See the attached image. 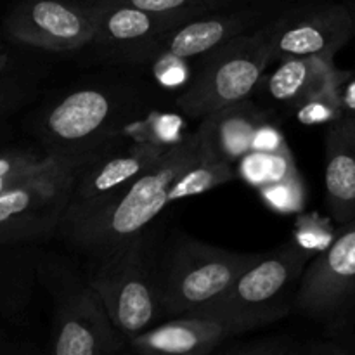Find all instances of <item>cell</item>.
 I'll use <instances>...</instances> for the list:
<instances>
[{
    "mask_svg": "<svg viewBox=\"0 0 355 355\" xmlns=\"http://www.w3.org/2000/svg\"><path fill=\"white\" fill-rule=\"evenodd\" d=\"M203 156L196 132L170 148L116 198L85 217L59 227L68 245L94 255L148 231L149 224L168 207L173 180Z\"/></svg>",
    "mask_w": 355,
    "mask_h": 355,
    "instance_id": "cell-1",
    "label": "cell"
},
{
    "mask_svg": "<svg viewBox=\"0 0 355 355\" xmlns=\"http://www.w3.org/2000/svg\"><path fill=\"white\" fill-rule=\"evenodd\" d=\"M314 253L297 241L260 253L225 293L187 315L218 321L229 336L272 324L293 311L300 279Z\"/></svg>",
    "mask_w": 355,
    "mask_h": 355,
    "instance_id": "cell-2",
    "label": "cell"
},
{
    "mask_svg": "<svg viewBox=\"0 0 355 355\" xmlns=\"http://www.w3.org/2000/svg\"><path fill=\"white\" fill-rule=\"evenodd\" d=\"M274 19L203 55L177 106L193 120L250 99L274 59Z\"/></svg>",
    "mask_w": 355,
    "mask_h": 355,
    "instance_id": "cell-3",
    "label": "cell"
},
{
    "mask_svg": "<svg viewBox=\"0 0 355 355\" xmlns=\"http://www.w3.org/2000/svg\"><path fill=\"white\" fill-rule=\"evenodd\" d=\"M85 279L103 298L127 342L151 328L162 315L156 257L151 252L148 232L89 255Z\"/></svg>",
    "mask_w": 355,
    "mask_h": 355,
    "instance_id": "cell-4",
    "label": "cell"
},
{
    "mask_svg": "<svg viewBox=\"0 0 355 355\" xmlns=\"http://www.w3.org/2000/svg\"><path fill=\"white\" fill-rule=\"evenodd\" d=\"M260 253H239L184 238L156 259L159 312L180 318L210 304L257 262Z\"/></svg>",
    "mask_w": 355,
    "mask_h": 355,
    "instance_id": "cell-5",
    "label": "cell"
},
{
    "mask_svg": "<svg viewBox=\"0 0 355 355\" xmlns=\"http://www.w3.org/2000/svg\"><path fill=\"white\" fill-rule=\"evenodd\" d=\"M92 153L66 156L0 194V246L35 241L58 231L78 168Z\"/></svg>",
    "mask_w": 355,
    "mask_h": 355,
    "instance_id": "cell-6",
    "label": "cell"
},
{
    "mask_svg": "<svg viewBox=\"0 0 355 355\" xmlns=\"http://www.w3.org/2000/svg\"><path fill=\"white\" fill-rule=\"evenodd\" d=\"M166 151L168 149L148 142L118 144L114 139L94 151L78 168L71 200L59 227L85 217L116 198Z\"/></svg>",
    "mask_w": 355,
    "mask_h": 355,
    "instance_id": "cell-7",
    "label": "cell"
},
{
    "mask_svg": "<svg viewBox=\"0 0 355 355\" xmlns=\"http://www.w3.org/2000/svg\"><path fill=\"white\" fill-rule=\"evenodd\" d=\"M355 300V220L312 257L300 279L293 311L314 321H335Z\"/></svg>",
    "mask_w": 355,
    "mask_h": 355,
    "instance_id": "cell-8",
    "label": "cell"
},
{
    "mask_svg": "<svg viewBox=\"0 0 355 355\" xmlns=\"http://www.w3.org/2000/svg\"><path fill=\"white\" fill-rule=\"evenodd\" d=\"M127 343V336L116 328L103 298L89 281L58 293L51 336L52 354H116Z\"/></svg>",
    "mask_w": 355,
    "mask_h": 355,
    "instance_id": "cell-9",
    "label": "cell"
},
{
    "mask_svg": "<svg viewBox=\"0 0 355 355\" xmlns=\"http://www.w3.org/2000/svg\"><path fill=\"white\" fill-rule=\"evenodd\" d=\"M3 26L10 40L51 52L76 51L96 38L90 6L73 0H19Z\"/></svg>",
    "mask_w": 355,
    "mask_h": 355,
    "instance_id": "cell-10",
    "label": "cell"
},
{
    "mask_svg": "<svg viewBox=\"0 0 355 355\" xmlns=\"http://www.w3.org/2000/svg\"><path fill=\"white\" fill-rule=\"evenodd\" d=\"M113 111V101L103 90H75L45 113L42 135L52 153H92L118 137V128H111Z\"/></svg>",
    "mask_w": 355,
    "mask_h": 355,
    "instance_id": "cell-11",
    "label": "cell"
},
{
    "mask_svg": "<svg viewBox=\"0 0 355 355\" xmlns=\"http://www.w3.org/2000/svg\"><path fill=\"white\" fill-rule=\"evenodd\" d=\"M354 35V19L342 3H318L274 17V59L335 58Z\"/></svg>",
    "mask_w": 355,
    "mask_h": 355,
    "instance_id": "cell-12",
    "label": "cell"
},
{
    "mask_svg": "<svg viewBox=\"0 0 355 355\" xmlns=\"http://www.w3.org/2000/svg\"><path fill=\"white\" fill-rule=\"evenodd\" d=\"M263 16L266 10L252 9V7H241V9L232 7V9L201 14L172 28L128 59L151 61L158 55H172V58L191 61V59L203 58L232 38L255 30L262 24L260 21L263 19Z\"/></svg>",
    "mask_w": 355,
    "mask_h": 355,
    "instance_id": "cell-13",
    "label": "cell"
},
{
    "mask_svg": "<svg viewBox=\"0 0 355 355\" xmlns=\"http://www.w3.org/2000/svg\"><path fill=\"white\" fill-rule=\"evenodd\" d=\"M92 10L96 38L94 42L116 49L123 52L125 58H130L142 47L149 45L179 26L184 21L196 16L187 14H159L116 2H89Z\"/></svg>",
    "mask_w": 355,
    "mask_h": 355,
    "instance_id": "cell-14",
    "label": "cell"
},
{
    "mask_svg": "<svg viewBox=\"0 0 355 355\" xmlns=\"http://www.w3.org/2000/svg\"><path fill=\"white\" fill-rule=\"evenodd\" d=\"M269 114L250 99L222 107L201 118L196 135L205 158L238 163L252 151L253 137Z\"/></svg>",
    "mask_w": 355,
    "mask_h": 355,
    "instance_id": "cell-15",
    "label": "cell"
},
{
    "mask_svg": "<svg viewBox=\"0 0 355 355\" xmlns=\"http://www.w3.org/2000/svg\"><path fill=\"white\" fill-rule=\"evenodd\" d=\"M229 338L227 329L218 321L180 315L132 336L128 345L135 352L149 355H207L217 352Z\"/></svg>",
    "mask_w": 355,
    "mask_h": 355,
    "instance_id": "cell-16",
    "label": "cell"
},
{
    "mask_svg": "<svg viewBox=\"0 0 355 355\" xmlns=\"http://www.w3.org/2000/svg\"><path fill=\"white\" fill-rule=\"evenodd\" d=\"M326 203L333 220H355V120L340 114L324 137Z\"/></svg>",
    "mask_w": 355,
    "mask_h": 355,
    "instance_id": "cell-17",
    "label": "cell"
},
{
    "mask_svg": "<svg viewBox=\"0 0 355 355\" xmlns=\"http://www.w3.org/2000/svg\"><path fill=\"white\" fill-rule=\"evenodd\" d=\"M267 80V94L276 103L291 107L322 94L340 92L352 75L340 71L335 66V58L312 55L281 59Z\"/></svg>",
    "mask_w": 355,
    "mask_h": 355,
    "instance_id": "cell-18",
    "label": "cell"
},
{
    "mask_svg": "<svg viewBox=\"0 0 355 355\" xmlns=\"http://www.w3.org/2000/svg\"><path fill=\"white\" fill-rule=\"evenodd\" d=\"M236 177V170L232 163L220 162L201 156L196 163L184 170L172 182L168 191V203L186 200L196 194L207 193L222 184L229 182Z\"/></svg>",
    "mask_w": 355,
    "mask_h": 355,
    "instance_id": "cell-19",
    "label": "cell"
},
{
    "mask_svg": "<svg viewBox=\"0 0 355 355\" xmlns=\"http://www.w3.org/2000/svg\"><path fill=\"white\" fill-rule=\"evenodd\" d=\"M295 172L298 170L290 149L281 153L250 151L238 162L239 177L255 189L286 179Z\"/></svg>",
    "mask_w": 355,
    "mask_h": 355,
    "instance_id": "cell-20",
    "label": "cell"
},
{
    "mask_svg": "<svg viewBox=\"0 0 355 355\" xmlns=\"http://www.w3.org/2000/svg\"><path fill=\"white\" fill-rule=\"evenodd\" d=\"M182 128L184 121L177 114L155 113L149 118H146V120L128 125L123 130L118 128V135L121 132H127L123 135L130 137L134 142H148V144L170 149L173 146L180 144L187 137V135L182 134Z\"/></svg>",
    "mask_w": 355,
    "mask_h": 355,
    "instance_id": "cell-21",
    "label": "cell"
},
{
    "mask_svg": "<svg viewBox=\"0 0 355 355\" xmlns=\"http://www.w3.org/2000/svg\"><path fill=\"white\" fill-rule=\"evenodd\" d=\"M89 2L128 3V6L149 10V12L201 16V14L215 12V10L232 9L245 0H89Z\"/></svg>",
    "mask_w": 355,
    "mask_h": 355,
    "instance_id": "cell-22",
    "label": "cell"
},
{
    "mask_svg": "<svg viewBox=\"0 0 355 355\" xmlns=\"http://www.w3.org/2000/svg\"><path fill=\"white\" fill-rule=\"evenodd\" d=\"M259 194L267 207L277 214H297L305 205V186L298 172L283 180L259 187Z\"/></svg>",
    "mask_w": 355,
    "mask_h": 355,
    "instance_id": "cell-23",
    "label": "cell"
},
{
    "mask_svg": "<svg viewBox=\"0 0 355 355\" xmlns=\"http://www.w3.org/2000/svg\"><path fill=\"white\" fill-rule=\"evenodd\" d=\"M340 92H342V90H340ZM340 92L322 94V96L312 97V99L300 103L295 107L298 120L305 125L333 123V121H335L336 118H340V114H342Z\"/></svg>",
    "mask_w": 355,
    "mask_h": 355,
    "instance_id": "cell-24",
    "label": "cell"
},
{
    "mask_svg": "<svg viewBox=\"0 0 355 355\" xmlns=\"http://www.w3.org/2000/svg\"><path fill=\"white\" fill-rule=\"evenodd\" d=\"M153 64V75L165 89H184L193 78V66L189 61L172 55H158L149 61Z\"/></svg>",
    "mask_w": 355,
    "mask_h": 355,
    "instance_id": "cell-25",
    "label": "cell"
},
{
    "mask_svg": "<svg viewBox=\"0 0 355 355\" xmlns=\"http://www.w3.org/2000/svg\"><path fill=\"white\" fill-rule=\"evenodd\" d=\"M236 355H307V343H298L291 338H267L250 343H239L222 350Z\"/></svg>",
    "mask_w": 355,
    "mask_h": 355,
    "instance_id": "cell-26",
    "label": "cell"
},
{
    "mask_svg": "<svg viewBox=\"0 0 355 355\" xmlns=\"http://www.w3.org/2000/svg\"><path fill=\"white\" fill-rule=\"evenodd\" d=\"M24 300V284L17 270L0 259V318L10 315L21 309ZM2 343V338H0ZM0 352L3 349L0 347Z\"/></svg>",
    "mask_w": 355,
    "mask_h": 355,
    "instance_id": "cell-27",
    "label": "cell"
},
{
    "mask_svg": "<svg viewBox=\"0 0 355 355\" xmlns=\"http://www.w3.org/2000/svg\"><path fill=\"white\" fill-rule=\"evenodd\" d=\"M62 156L66 155H62V153H49L47 156H37L35 153L28 151L0 153V175L45 168V166H51L55 162H59Z\"/></svg>",
    "mask_w": 355,
    "mask_h": 355,
    "instance_id": "cell-28",
    "label": "cell"
},
{
    "mask_svg": "<svg viewBox=\"0 0 355 355\" xmlns=\"http://www.w3.org/2000/svg\"><path fill=\"white\" fill-rule=\"evenodd\" d=\"M295 241L304 246V248H307L309 252L314 253L315 250L322 252L331 243V238H329L326 225L319 224V220L311 217H300Z\"/></svg>",
    "mask_w": 355,
    "mask_h": 355,
    "instance_id": "cell-29",
    "label": "cell"
},
{
    "mask_svg": "<svg viewBox=\"0 0 355 355\" xmlns=\"http://www.w3.org/2000/svg\"><path fill=\"white\" fill-rule=\"evenodd\" d=\"M290 146L284 141L283 134L279 128L272 123V120L263 121L257 130L255 137H253L252 151H262V153H281L288 151Z\"/></svg>",
    "mask_w": 355,
    "mask_h": 355,
    "instance_id": "cell-30",
    "label": "cell"
},
{
    "mask_svg": "<svg viewBox=\"0 0 355 355\" xmlns=\"http://www.w3.org/2000/svg\"><path fill=\"white\" fill-rule=\"evenodd\" d=\"M26 99V90L7 73H0V118L12 113Z\"/></svg>",
    "mask_w": 355,
    "mask_h": 355,
    "instance_id": "cell-31",
    "label": "cell"
},
{
    "mask_svg": "<svg viewBox=\"0 0 355 355\" xmlns=\"http://www.w3.org/2000/svg\"><path fill=\"white\" fill-rule=\"evenodd\" d=\"M340 101H342V116L355 120V73H352L349 80L343 83Z\"/></svg>",
    "mask_w": 355,
    "mask_h": 355,
    "instance_id": "cell-32",
    "label": "cell"
},
{
    "mask_svg": "<svg viewBox=\"0 0 355 355\" xmlns=\"http://www.w3.org/2000/svg\"><path fill=\"white\" fill-rule=\"evenodd\" d=\"M7 69H9V54L0 44V73H7Z\"/></svg>",
    "mask_w": 355,
    "mask_h": 355,
    "instance_id": "cell-33",
    "label": "cell"
}]
</instances>
